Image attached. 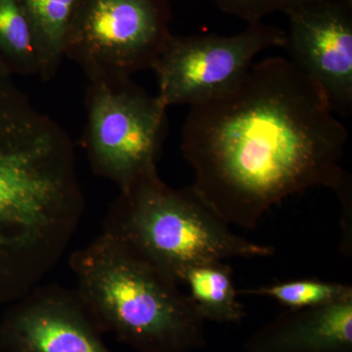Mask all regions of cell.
<instances>
[{"mask_svg": "<svg viewBox=\"0 0 352 352\" xmlns=\"http://www.w3.org/2000/svg\"><path fill=\"white\" fill-rule=\"evenodd\" d=\"M286 32L263 22L232 36L171 34L153 66L157 97L166 108L200 105L232 89L259 53L284 47Z\"/></svg>", "mask_w": 352, "mask_h": 352, "instance_id": "obj_7", "label": "cell"}, {"mask_svg": "<svg viewBox=\"0 0 352 352\" xmlns=\"http://www.w3.org/2000/svg\"><path fill=\"white\" fill-rule=\"evenodd\" d=\"M224 13L239 18L248 24L263 22L275 13L288 14L298 7L316 0H214Z\"/></svg>", "mask_w": 352, "mask_h": 352, "instance_id": "obj_15", "label": "cell"}, {"mask_svg": "<svg viewBox=\"0 0 352 352\" xmlns=\"http://www.w3.org/2000/svg\"><path fill=\"white\" fill-rule=\"evenodd\" d=\"M289 61L319 87L335 113L352 109V0H316L287 14Z\"/></svg>", "mask_w": 352, "mask_h": 352, "instance_id": "obj_8", "label": "cell"}, {"mask_svg": "<svg viewBox=\"0 0 352 352\" xmlns=\"http://www.w3.org/2000/svg\"><path fill=\"white\" fill-rule=\"evenodd\" d=\"M0 352H4L3 349H2L1 346H0Z\"/></svg>", "mask_w": 352, "mask_h": 352, "instance_id": "obj_16", "label": "cell"}, {"mask_svg": "<svg viewBox=\"0 0 352 352\" xmlns=\"http://www.w3.org/2000/svg\"><path fill=\"white\" fill-rule=\"evenodd\" d=\"M76 293L100 332L138 352H193L206 320L179 284L102 232L72 254Z\"/></svg>", "mask_w": 352, "mask_h": 352, "instance_id": "obj_3", "label": "cell"}, {"mask_svg": "<svg viewBox=\"0 0 352 352\" xmlns=\"http://www.w3.org/2000/svg\"><path fill=\"white\" fill-rule=\"evenodd\" d=\"M67 132L0 75V308L36 289L80 226L85 198Z\"/></svg>", "mask_w": 352, "mask_h": 352, "instance_id": "obj_2", "label": "cell"}, {"mask_svg": "<svg viewBox=\"0 0 352 352\" xmlns=\"http://www.w3.org/2000/svg\"><path fill=\"white\" fill-rule=\"evenodd\" d=\"M85 149L95 175L120 190L157 173L166 110L157 95L131 80L89 82Z\"/></svg>", "mask_w": 352, "mask_h": 352, "instance_id": "obj_5", "label": "cell"}, {"mask_svg": "<svg viewBox=\"0 0 352 352\" xmlns=\"http://www.w3.org/2000/svg\"><path fill=\"white\" fill-rule=\"evenodd\" d=\"M346 126L289 59L252 64L232 89L193 106L182 136L192 188L229 226L254 229L285 199L314 187L351 196L340 166Z\"/></svg>", "mask_w": 352, "mask_h": 352, "instance_id": "obj_1", "label": "cell"}, {"mask_svg": "<svg viewBox=\"0 0 352 352\" xmlns=\"http://www.w3.org/2000/svg\"><path fill=\"white\" fill-rule=\"evenodd\" d=\"M168 0H80L64 56L89 82L131 80L152 69L171 34Z\"/></svg>", "mask_w": 352, "mask_h": 352, "instance_id": "obj_6", "label": "cell"}, {"mask_svg": "<svg viewBox=\"0 0 352 352\" xmlns=\"http://www.w3.org/2000/svg\"><path fill=\"white\" fill-rule=\"evenodd\" d=\"M0 71L9 76L41 71L34 34L19 0H0Z\"/></svg>", "mask_w": 352, "mask_h": 352, "instance_id": "obj_13", "label": "cell"}, {"mask_svg": "<svg viewBox=\"0 0 352 352\" xmlns=\"http://www.w3.org/2000/svg\"><path fill=\"white\" fill-rule=\"evenodd\" d=\"M233 277L232 268L224 261H205L185 271L180 284L188 288L190 300L206 321L239 324L245 311Z\"/></svg>", "mask_w": 352, "mask_h": 352, "instance_id": "obj_11", "label": "cell"}, {"mask_svg": "<svg viewBox=\"0 0 352 352\" xmlns=\"http://www.w3.org/2000/svg\"><path fill=\"white\" fill-rule=\"evenodd\" d=\"M244 352H352V298L289 310L254 333Z\"/></svg>", "mask_w": 352, "mask_h": 352, "instance_id": "obj_10", "label": "cell"}, {"mask_svg": "<svg viewBox=\"0 0 352 352\" xmlns=\"http://www.w3.org/2000/svg\"><path fill=\"white\" fill-rule=\"evenodd\" d=\"M100 333L76 291L39 285L6 308L0 346L4 352H111Z\"/></svg>", "mask_w": 352, "mask_h": 352, "instance_id": "obj_9", "label": "cell"}, {"mask_svg": "<svg viewBox=\"0 0 352 352\" xmlns=\"http://www.w3.org/2000/svg\"><path fill=\"white\" fill-rule=\"evenodd\" d=\"M239 295L265 296L289 311L332 305L352 298L351 285L318 279L292 280L280 283L238 289Z\"/></svg>", "mask_w": 352, "mask_h": 352, "instance_id": "obj_14", "label": "cell"}, {"mask_svg": "<svg viewBox=\"0 0 352 352\" xmlns=\"http://www.w3.org/2000/svg\"><path fill=\"white\" fill-rule=\"evenodd\" d=\"M78 1L19 0L34 34L43 80H50L59 69Z\"/></svg>", "mask_w": 352, "mask_h": 352, "instance_id": "obj_12", "label": "cell"}, {"mask_svg": "<svg viewBox=\"0 0 352 352\" xmlns=\"http://www.w3.org/2000/svg\"><path fill=\"white\" fill-rule=\"evenodd\" d=\"M180 285L205 261L270 258L274 249L241 237L192 186L175 189L157 173L120 189L103 231Z\"/></svg>", "mask_w": 352, "mask_h": 352, "instance_id": "obj_4", "label": "cell"}]
</instances>
